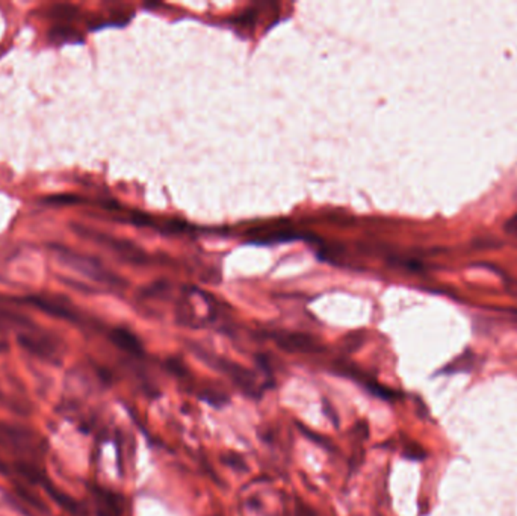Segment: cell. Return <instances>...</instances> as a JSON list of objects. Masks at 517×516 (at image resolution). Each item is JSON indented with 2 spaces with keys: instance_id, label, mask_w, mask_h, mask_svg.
<instances>
[{
  "instance_id": "obj_6",
  "label": "cell",
  "mask_w": 517,
  "mask_h": 516,
  "mask_svg": "<svg viewBox=\"0 0 517 516\" xmlns=\"http://www.w3.org/2000/svg\"><path fill=\"white\" fill-rule=\"evenodd\" d=\"M29 305L38 307L39 311H43L46 314H49L52 316H57V318L62 320H68V321H76V314L71 311L70 307H67L64 303L58 300L53 298H47V297H39V296H30L25 298Z\"/></svg>"
},
{
  "instance_id": "obj_10",
  "label": "cell",
  "mask_w": 517,
  "mask_h": 516,
  "mask_svg": "<svg viewBox=\"0 0 517 516\" xmlns=\"http://www.w3.org/2000/svg\"><path fill=\"white\" fill-rule=\"evenodd\" d=\"M475 361L476 357L472 352H466L463 354H460L458 357H456L454 361L449 362L447 367H443L440 372H443V374H457V372H469L472 371V368L475 367Z\"/></svg>"
},
{
  "instance_id": "obj_13",
  "label": "cell",
  "mask_w": 517,
  "mask_h": 516,
  "mask_svg": "<svg viewBox=\"0 0 517 516\" xmlns=\"http://www.w3.org/2000/svg\"><path fill=\"white\" fill-rule=\"evenodd\" d=\"M79 202H81V198L76 195H71V194H57V195L44 198V203H49V204H73Z\"/></svg>"
},
{
  "instance_id": "obj_8",
  "label": "cell",
  "mask_w": 517,
  "mask_h": 516,
  "mask_svg": "<svg viewBox=\"0 0 517 516\" xmlns=\"http://www.w3.org/2000/svg\"><path fill=\"white\" fill-rule=\"evenodd\" d=\"M49 39L55 44H76L82 43V37L77 32L75 28L70 25H64V23H57L52 26L49 30Z\"/></svg>"
},
{
  "instance_id": "obj_11",
  "label": "cell",
  "mask_w": 517,
  "mask_h": 516,
  "mask_svg": "<svg viewBox=\"0 0 517 516\" xmlns=\"http://www.w3.org/2000/svg\"><path fill=\"white\" fill-rule=\"evenodd\" d=\"M47 15L59 21L71 20L77 15V8H75L73 5H55L49 11H47Z\"/></svg>"
},
{
  "instance_id": "obj_16",
  "label": "cell",
  "mask_w": 517,
  "mask_h": 516,
  "mask_svg": "<svg viewBox=\"0 0 517 516\" xmlns=\"http://www.w3.org/2000/svg\"><path fill=\"white\" fill-rule=\"evenodd\" d=\"M505 232L517 236V213L505 223Z\"/></svg>"
},
{
  "instance_id": "obj_14",
  "label": "cell",
  "mask_w": 517,
  "mask_h": 516,
  "mask_svg": "<svg viewBox=\"0 0 517 516\" xmlns=\"http://www.w3.org/2000/svg\"><path fill=\"white\" fill-rule=\"evenodd\" d=\"M222 460L228 465L235 468V470H241V471H245L246 470V465H245V460L240 456V455H230L228 457H222Z\"/></svg>"
},
{
  "instance_id": "obj_5",
  "label": "cell",
  "mask_w": 517,
  "mask_h": 516,
  "mask_svg": "<svg viewBox=\"0 0 517 516\" xmlns=\"http://www.w3.org/2000/svg\"><path fill=\"white\" fill-rule=\"evenodd\" d=\"M92 494L97 516H123L124 501L120 495L103 488H94Z\"/></svg>"
},
{
  "instance_id": "obj_7",
  "label": "cell",
  "mask_w": 517,
  "mask_h": 516,
  "mask_svg": "<svg viewBox=\"0 0 517 516\" xmlns=\"http://www.w3.org/2000/svg\"><path fill=\"white\" fill-rule=\"evenodd\" d=\"M109 338L118 348H121V350L126 353H130L133 356H141L142 352H144L142 350L141 341L127 329L117 327L110 332Z\"/></svg>"
},
{
  "instance_id": "obj_4",
  "label": "cell",
  "mask_w": 517,
  "mask_h": 516,
  "mask_svg": "<svg viewBox=\"0 0 517 516\" xmlns=\"http://www.w3.org/2000/svg\"><path fill=\"white\" fill-rule=\"evenodd\" d=\"M275 343L291 353H316L321 352L318 341L303 333H280L275 336Z\"/></svg>"
},
{
  "instance_id": "obj_12",
  "label": "cell",
  "mask_w": 517,
  "mask_h": 516,
  "mask_svg": "<svg viewBox=\"0 0 517 516\" xmlns=\"http://www.w3.org/2000/svg\"><path fill=\"white\" fill-rule=\"evenodd\" d=\"M402 456L405 459H410V460H424L427 457V451L422 446H419L418 442L410 441L404 446Z\"/></svg>"
},
{
  "instance_id": "obj_1",
  "label": "cell",
  "mask_w": 517,
  "mask_h": 516,
  "mask_svg": "<svg viewBox=\"0 0 517 516\" xmlns=\"http://www.w3.org/2000/svg\"><path fill=\"white\" fill-rule=\"evenodd\" d=\"M55 249H57L59 258L64 262L70 264L75 269H77V271H81L84 274H88L91 277H95L97 280H113V276L106 273L95 259L81 256L79 253L71 251L66 247H61V245H58V247H55Z\"/></svg>"
},
{
  "instance_id": "obj_2",
  "label": "cell",
  "mask_w": 517,
  "mask_h": 516,
  "mask_svg": "<svg viewBox=\"0 0 517 516\" xmlns=\"http://www.w3.org/2000/svg\"><path fill=\"white\" fill-rule=\"evenodd\" d=\"M218 367L221 371H224L226 374L233 380V383L240 386L245 394L248 395H256L262 391V388L259 385V379L254 372L245 370L244 367L233 362H227V361H220Z\"/></svg>"
},
{
  "instance_id": "obj_15",
  "label": "cell",
  "mask_w": 517,
  "mask_h": 516,
  "mask_svg": "<svg viewBox=\"0 0 517 516\" xmlns=\"http://www.w3.org/2000/svg\"><path fill=\"white\" fill-rule=\"evenodd\" d=\"M166 367H168V370L173 372V374H176L179 377L186 376V372H188L186 368H185V365L179 362L177 359H170L168 362H166Z\"/></svg>"
},
{
  "instance_id": "obj_3",
  "label": "cell",
  "mask_w": 517,
  "mask_h": 516,
  "mask_svg": "<svg viewBox=\"0 0 517 516\" xmlns=\"http://www.w3.org/2000/svg\"><path fill=\"white\" fill-rule=\"evenodd\" d=\"M19 343L21 347H25L32 354H37L39 357H50L57 353V345L53 341L44 335L41 332H37L35 327L28 332L19 333Z\"/></svg>"
},
{
  "instance_id": "obj_9",
  "label": "cell",
  "mask_w": 517,
  "mask_h": 516,
  "mask_svg": "<svg viewBox=\"0 0 517 516\" xmlns=\"http://www.w3.org/2000/svg\"><path fill=\"white\" fill-rule=\"evenodd\" d=\"M6 329H20L23 332H28L30 329H34V324H32L26 316L10 311V309L0 307V330Z\"/></svg>"
}]
</instances>
